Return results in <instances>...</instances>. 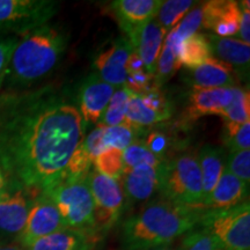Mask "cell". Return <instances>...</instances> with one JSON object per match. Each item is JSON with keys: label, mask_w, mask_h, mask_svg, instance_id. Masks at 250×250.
Masks as SVG:
<instances>
[{"label": "cell", "mask_w": 250, "mask_h": 250, "mask_svg": "<svg viewBox=\"0 0 250 250\" xmlns=\"http://www.w3.org/2000/svg\"><path fill=\"white\" fill-rule=\"evenodd\" d=\"M85 131L76 100L65 88L0 92V167L9 187L41 193L58 182Z\"/></svg>", "instance_id": "obj_1"}, {"label": "cell", "mask_w": 250, "mask_h": 250, "mask_svg": "<svg viewBox=\"0 0 250 250\" xmlns=\"http://www.w3.org/2000/svg\"><path fill=\"white\" fill-rule=\"evenodd\" d=\"M205 208H188L161 198L131 215L122 227V249L151 250L169 246L197 225Z\"/></svg>", "instance_id": "obj_2"}, {"label": "cell", "mask_w": 250, "mask_h": 250, "mask_svg": "<svg viewBox=\"0 0 250 250\" xmlns=\"http://www.w3.org/2000/svg\"><path fill=\"white\" fill-rule=\"evenodd\" d=\"M68 44V36L58 28L44 24L19 40L9 62L7 76L14 86H28L49 76Z\"/></svg>", "instance_id": "obj_3"}, {"label": "cell", "mask_w": 250, "mask_h": 250, "mask_svg": "<svg viewBox=\"0 0 250 250\" xmlns=\"http://www.w3.org/2000/svg\"><path fill=\"white\" fill-rule=\"evenodd\" d=\"M162 198L188 208H203L202 174L197 155L183 153L166 161L160 176Z\"/></svg>", "instance_id": "obj_4"}, {"label": "cell", "mask_w": 250, "mask_h": 250, "mask_svg": "<svg viewBox=\"0 0 250 250\" xmlns=\"http://www.w3.org/2000/svg\"><path fill=\"white\" fill-rule=\"evenodd\" d=\"M42 193L54 202L66 227L76 229H96L94 202L87 177H62L58 182L46 188Z\"/></svg>", "instance_id": "obj_5"}, {"label": "cell", "mask_w": 250, "mask_h": 250, "mask_svg": "<svg viewBox=\"0 0 250 250\" xmlns=\"http://www.w3.org/2000/svg\"><path fill=\"white\" fill-rule=\"evenodd\" d=\"M199 225L215 237L225 250H250V204L224 210H204Z\"/></svg>", "instance_id": "obj_6"}, {"label": "cell", "mask_w": 250, "mask_h": 250, "mask_svg": "<svg viewBox=\"0 0 250 250\" xmlns=\"http://www.w3.org/2000/svg\"><path fill=\"white\" fill-rule=\"evenodd\" d=\"M58 8L51 0H0V30L24 35L48 24Z\"/></svg>", "instance_id": "obj_7"}, {"label": "cell", "mask_w": 250, "mask_h": 250, "mask_svg": "<svg viewBox=\"0 0 250 250\" xmlns=\"http://www.w3.org/2000/svg\"><path fill=\"white\" fill-rule=\"evenodd\" d=\"M94 202L95 228L103 235L118 223L124 210L125 197L118 181L109 179L96 170L87 176Z\"/></svg>", "instance_id": "obj_8"}, {"label": "cell", "mask_w": 250, "mask_h": 250, "mask_svg": "<svg viewBox=\"0 0 250 250\" xmlns=\"http://www.w3.org/2000/svg\"><path fill=\"white\" fill-rule=\"evenodd\" d=\"M171 117V108L158 89L144 94H131L125 112V125L137 133L145 127L161 123Z\"/></svg>", "instance_id": "obj_9"}, {"label": "cell", "mask_w": 250, "mask_h": 250, "mask_svg": "<svg viewBox=\"0 0 250 250\" xmlns=\"http://www.w3.org/2000/svg\"><path fill=\"white\" fill-rule=\"evenodd\" d=\"M66 228L65 221L54 202L41 192L31 205L26 225L17 237L22 248L36 240Z\"/></svg>", "instance_id": "obj_10"}, {"label": "cell", "mask_w": 250, "mask_h": 250, "mask_svg": "<svg viewBox=\"0 0 250 250\" xmlns=\"http://www.w3.org/2000/svg\"><path fill=\"white\" fill-rule=\"evenodd\" d=\"M40 193L18 187H8L0 197V234L19 236L26 225L34 201Z\"/></svg>", "instance_id": "obj_11"}, {"label": "cell", "mask_w": 250, "mask_h": 250, "mask_svg": "<svg viewBox=\"0 0 250 250\" xmlns=\"http://www.w3.org/2000/svg\"><path fill=\"white\" fill-rule=\"evenodd\" d=\"M115 89L116 87L103 81L96 73H92L83 81L77 102L85 125H98L101 122Z\"/></svg>", "instance_id": "obj_12"}, {"label": "cell", "mask_w": 250, "mask_h": 250, "mask_svg": "<svg viewBox=\"0 0 250 250\" xmlns=\"http://www.w3.org/2000/svg\"><path fill=\"white\" fill-rule=\"evenodd\" d=\"M104 235L96 229L62 228L36 240L24 250H96Z\"/></svg>", "instance_id": "obj_13"}, {"label": "cell", "mask_w": 250, "mask_h": 250, "mask_svg": "<svg viewBox=\"0 0 250 250\" xmlns=\"http://www.w3.org/2000/svg\"><path fill=\"white\" fill-rule=\"evenodd\" d=\"M133 52V48L126 37H121L112 44L101 51L94 59L96 74L103 81L114 87L125 85L127 72L125 68L127 58Z\"/></svg>", "instance_id": "obj_14"}, {"label": "cell", "mask_w": 250, "mask_h": 250, "mask_svg": "<svg viewBox=\"0 0 250 250\" xmlns=\"http://www.w3.org/2000/svg\"><path fill=\"white\" fill-rule=\"evenodd\" d=\"M202 27L219 37L237 34L241 22V9L234 0H211L202 5Z\"/></svg>", "instance_id": "obj_15"}, {"label": "cell", "mask_w": 250, "mask_h": 250, "mask_svg": "<svg viewBox=\"0 0 250 250\" xmlns=\"http://www.w3.org/2000/svg\"><path fill=\"white\" fill-rule=\"evenodd\" d=\"M161 171L162 169H156L146 165L124 168L120 179L124 197L132 203L147 201L159 191Z\"/></svg>", "instance_id": "obj_16"}, {"label": "cell", "mask_w": 250, "mask_h": 250, "mask_svg": "<svg viewBox=\"0 0 250 250\" xmlns=\"http://www.w3.org/2000/svg\"><path fill=\"white\" fill-rule=\"evenodd\" d=\"M166 35L167 33L153 19L126 37L132 45L133 51L142 59L145 71L153 76V78H154L156 61L160 55Z\"/></svg>", "instance_id": "obj_17"}, {"label": "cell", "mask_w": 250, "mask_h": 250, "mask_svg": "<svg viewBox=\"0 0 250 250\" xmlns=\"http://www.w3.org/2000/svg\"><path fill=\"white\" fill-rule=\"evenodd\" d=\"M233 96V87L215 89H192L189 95V104L184 112V120L187 123H189L203 116L221 115L230 104Z\"/></svg>", "instance_id": "obj_18"}, {"label": "cell", "mask_w": 250, "mask_h": 250, "mask_svg": "<svg viewBox=\"0 0 250 250\" xmlns=\"http://www.w3.org/2000/svg\"><path fill=\"white\" fill-rule=\"evenodd\" d=\"M162 4L161 0H116L110 8L126 37L153 20Z\"/></svg>", "instance_id": "obj_19"}, {"label": "cell", "mask_w": 250, "mask_h": 250, "mask_svg": "<svg viewBox=\"0 0 250 250\" xmlns=\"http://www.w3.org/2000/svg\"><path fill=\"white\" fill-rule=\"evenodd\" d=\"M237 81L235 71L230 65L214 57L190 70L189 83L193 89H215L234 87Z\"/></svg>", "instance_id": "obj_20"}, {"label": "cell", "mask_w": 250, "mask_h": 250, "mask_svg": "<svg viewBox=\"0 0 250 250\" xmlns=\"http://www.w3.org/2000/svg\"><path fill=\"white\" fill-rule=\"evenodd\" d=\"M248 184L242 182L226 169L223 171L214 189L203 202L205 210H224L248 201Z\"/></svg>", "instance_id": "obj_21"}, {"label": "cell", "mask_w": 250, "mask_h": 250, "mask_svg": "<svg viewBox=\"0 0 250 250\" xmlns=\"http://www.w3.org/2000/svg\"><path fill=\"white\" fill-rule=\"evenodd\" d=\"M211 55L230 65L237 77L248 78L250 64V43L232 37L208 36Z\"/></svg>", "instance_id": "obj_22"}, {"label": "cell", "mask_w": 250, "mask_h": 250, "mask_svg": "<svg viewBox=\"0 0 250 250\" xmlns=\"http://www.w3.org/2000/svg\"><path fill=\"white\" fill-rule=\"evenodd\" d=\"M197 159L201 168L203 202H204L214 189L215 184L218 183L225 169V153L217 146L204 145L199 149Z\"/></svg>", "instance_id": "obj_23"}, {"label": "cell", "mask_w": 250, "mask_h": 250, "mask_svg": "<svg viewBox=\"0 0 250 250\" xmlns=\"http://www.w3.org/2000/svg\"><path fill=\"white\" fill-rule=\"evenodd\" d=\"M233 89L234 96L232 102L220 115L224 120L228 139L234 137L243 124L250 122L249 92L236 86L233 87Z\"/></svg>", "instance_id": "obj_24"}, {"label": "cell", "mask_w": 250, "mask_h": 250, "mask_svg": "<svg viewBox=\"0 0 250 250\" xmlns=\"http://www.w3.org/2000/svg\"><path fill=\"white\" fill-rule=\"evenodd\" d=\"M211 46L208 36L201 33L187 37L181 42L179 48V61L181 66L193 70L211 57Z\"/></svg>", "instance_id": "obj_25"}, {"label": "cell", "mask_w": 250, "mask_h": 250, "mask_svg": "<svg viewBox=\"0 0 250 250\" xmlns=\"http://www.w3.org/2000/svg\"><path fill=\"white\" fill-rule=\"evenodd\" d=\"M180 68L179 45L167 34L164 44H162L160 55L156 61L154 72V83L156 87H160L167 83Z\"/></svg>", "instance_id": "obj_26"}, {"label": "cell", "mask_w": 250, "mask_h": 250, "mask_svg": "<svg viewBox=\"0 0 250 250\" xmlns=\"http://www.w3.org/2000/svg\"><path fill=\"white\" fill-rule=\"evenodd\" d=\"M196 4L192 0H167L162 4L156 13L154 20L166 33H169L181 22L186 14Z\"/></svg>", "instance_id": "obj_27"}, {"label": "cell", "mask_w": 250, "mask_h": 250, "mask_svg": "<svg viewBox=\"0 0 250 250\" xmlns=\"http://www.w3.org/2000/svg\"><path fill=\"white\" fill-rule=\"evenodd\" d=\"M131 94H132V90L126 88L125 86L115 89L110 102H109L99 124H103L104 126L125 124V112H126L127 102H129Z\"/></svg>", "instance_id": "obj_28"}, {"label": "cell", "mask_w": 250, "mask_h": 250, "mask_svg": "<svg viewBox=\"0 0 250 250\" xmlns=\"http://www.w3.org/2000/svg\"><path fill=\"white\" fill-rule=\"evenodd\" d=\"M124 168H133L137 166H151L156 169H162L166 159L155 155L147 148L144 142H134L123 151Z\"/></svg>", "instance_id": "obj_29"}, {"label": "cell", "mask_w": 250, "mask_h": 250, "mask_svg": "<svg viewBox=\"0 0 250 250\" xmlns=\"http://www.w3.org/2000/svg\"><path fill=\"white\" fill-rule=\"evenodd\" d=\"M93 165L98 173L109 179L120 181L124 170L123 151L115 147H107L96 156Z\"/></svg>", "instance_id": "obj_30"}, {"label": "cell", "mask_w": 250, "mask_h": 250, "mask_svg": "<svg viewBox=\"0 0 250 250\" xmlns=\"http://www.w3.org/2000/svg\"><path fill=\"white\" fill-rule=\"evenodd\" d=\"M136 131L125 124L105 126L102 134V144L104 148L115 147L124 151L136 142Z\"/></svg>", "instance_id": "obj_31"}, {"label": "cell", "mask_w": 250, "mask_h": 250, "mask_svg": "<svg viewBox=\"0 0 250 250\" xmlns=\"http://www.w3.org/2000/svg\"><path fill=\"white\" fill-rule=\"evenodd\" d=\"M202 6H195L189 13L186 14L181 22L168 33V35L179 45V48L184 39L196 34L202 27Z\"/></svg>", "instance_id": "obj_32"}, {"label": "cell", "mask_w": 250, "mask_h": 250, "mask_svg": "<svg viewBox=\"0 0 250 250\" xmlns=\"http://www.w3.org/2000/svg\"><path fill=\"white\" fill-rule=\"evenodd\" d=\"M217 248H220V246L215 237L202 227L186 234L179 250H215Z\"/></svg>", "instance_id": "obj_33"}, {"label": "cell", "mask_w": 250, "mask_h": 250, "mask_svg": "<svg viewBox=\"0 0 250 250\" xmlns=\"http://www.w3.org/2000/svg\"><path fill=\"white\" fill-rule=\"evenodd\" d=\"M92 165V159L87 154V152L83 146V143H81L76 151L73 152V154L71 155L70 160L67 162L65 175L62 177H67V179H83V177H87Z\"/></svg>", "instance_id": "obj_34"}, {"label": "cell", "mask_w": 250, "mask_h": 250, "mask_svg": "<svg viewBox=\"0 0 250 250\" xmlns=\"http://www.w3.org/2000/svg\"><path fill=\"white\" fill-rule=\"evenodd\" d=\"M226 169L230 174L241 180L249 186L250 181V151H235L230 152L226 158L225 164Z\"/></svg>", "instance_id": "obj_35"}, {"label": "cell", "mask_w": 250, "mask_h": 250, "mask_svg": "<svg viewBox=\"0 0 250 250\" xmlns=\"http://www.w3.org/2000/svg\"><path fill=\"white\" fill-rule=\"evenodd\" d=\"M104 127L105 126L103 124H98L83 142V148H85V151L89 155V158L92 159L93 162L96 159V156L105 149L102 144V134L103 131H104Z\"/></svg>", "instance_id": "obj_36"}, {"label": "cell", "mask_w": 250, "mask_h": 250, "mask_svg": "<svg viewBox=\"0 0 250 250\" xmlns=\"http://www.w3.org/2000/svg\"><path fill=\"white\" fill-rule=\"evenodd\" d=\"M19 39L17 37H8V39L0 40V92L4 85L11 57L17 46Z\"/></svg>", "instance_id": "obj_37"}, {"label": "cell", "mask_w": 250, "mask_h": 250, "mask_svg": "<svg viewBox=\"0 0 250 250\" xmlns=\"http://www.w3.org/2000/svg\"><path fill=\"white\" fill-rule=\"evenodd\" d=\"M143 142L145 143V145L147 146L149 151L162 159H165L166 152H167L168 147L170 146L168 137L165 133L156 132V131L149 133L146 140H143Z\"/></svg>", "instance_id": "obj_38"}, {"label": "cell", "mask_w": 250, "mask_h": 250, "mask_svg": "<svg viewBox=\"0 0 250 250\" xmlns=\"http://www.w3.org/2000/svg\"><path fill=\"white\" fill-rule=\"evenodd\" d=\"M228 147L230 152L246 151L250 148V122L243 124L240 130L234 134L230 139H228Z\"/></svg>", "instance_id": "obj_39"}, {"label": "cell", "mask_w": 250, "mask_h": 250, "mask_svg": "<svg viewBox=\"0 0 250 250\" xmlns=\"http://www.w3.org/2000/svg\"><path fill=\"white\" fill-rule=\"evenodd\" d=\"M250 6L249 1H242L240 5L241 9V22H240V28L237 31V35L243 42L250 43Z\"/></svg>", "instance_id": "obj_40"}, {"label": "cell", "mask_w": 250, "mask_h": 250, "mask_svg": "<svg viewBox=\"0 0 250 250\" xmlns=\"http://www.w3.org/2000/svg\"><path fill=\"white\" fill-rule=\"evenodd\" d=\"M127 73H132V72H139V71H145V66H144L142 59L139 58V56L136 52H132L127 58L126 65H125Z\"/></svg>", "instance_id": "obj_41"}, {"label": "cell", "mask_w": 250, "mask_h": 250, "mask_svg": "<svg viewBox=\"0 0 250 250\" xmlns=\"http://www.w3.org/2000/svg\"><path fill=\"white\" fill-rule=\"evenodd\" d=\"M9 184H8V180L6 174L2 170V168L0 167V197H1L4 193L7 191Z\"/></svg>", "instance_id": "obj_42"}, {"label": "cell", "mask_w": 250, "mask_h": 250, "mask_svg": "<svg viewBox=\"0 0 250 250\" xmlns=\"http://www.w3.org/2000/svg\"><path fill=\"white\" fill-rule=\"evenodd\" d=\"M0 250H24L22 247L18 246H0Z\"/></svg>", "instance_id": "obj_43"}, {"label": "cell", "mask_w": 250, "mask_h": 250, "mask_svg": "<svg viewBox=\"0 0 250 250\" xmlns=\"http://www.w3.org/2000/svg\"><path fill=\"white\" fill-rule=\"evenodd\" d=\"M151 250H176V249L170 248L169 246H165V247H159V248H154V249H151ZM177 250H179V249H177Z\"/></svg>", "instance_id": "obj_44"}, {"label": "cell", "mask_w": 250, "mask_h": 250, "mask_svg": "<svg viewBox=\"0 0 250 250\" xmlns=\"http://www.w3.org/2000/svg\"><path fill=\"white\" fill-rule=\"evenodd\" d=\"M215 250H225V249H223V248H217Z\"/></svg>", "instance_id": "obj_45"}]
</instances>
